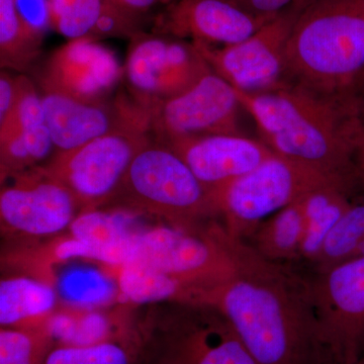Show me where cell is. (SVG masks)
Returning a JSON list of instances; mask_svg holds the SVG:
<instances>
[{"label":"cell","mask_w":364,"mask_h":364,"mask_svg":"<svg viewBox=\"0 0 364 364\" xmlns=\"http://www.w3.org/2000/svg\"><path fill=\"white\" fill-rule=\"evenodd\" d=\"M16 6L25 25L39 37L53 28L50 0H16Z\"/></svg>","instance_id":"4dcf8cb0"},{"label":"cell","mask_w":364,"mask_h":364,"mask_svg":"<svg viewBox=\"0 0 364 364\" xmlns=\"http://www.w3.org/2000/svg\"><path fill=\"white\" fill-rule=\"evenodd\" d=\"M240 107L233 86L212 70L189 90L149 112L151 135L157 142L169 144L196 136L242 134Z\"/></svg>","instance_id":"7c38bea8"},{"label":"cell","mask_w":364,"mask_h":364,"mask_svg":"<svg viewBox=\"0 0 364 364\" xmlns=\"http://www.w3.org/2000/svg\"><path fill=\"white\" fill-rule=\"evenodd\" d=\"M41 95L46 126L57 153L76 149L124 127H150L148 112L126 95L102 102H86L51 90H42Z\"/></svg>","instance_id":"4fadbf2b"},{"label":"cell","mask_w":364,"mask_h":364,"mask_svg":"<svg viewBox=\"0 0 364 364\" xmlns=\"http://www.w3.org/2000/svg\"><path fill=\"white\" fill-rule=\"evenodd\" d=\"M294 2L301 1V0H294Z\"/></svg>","instance_id":"74e56055"},{"label":"cell","mask_w":364,"mask_h":364,"mask_svg":"<svg viewBox=\"0 0 364 364\" xmlns=\"http://www.w3.org/2000/svg\"><path fill=\"white\" fill-rule=\"evenodd\" d=\"M277 16L249 13L228 0H172L157 14L153 31L176 39L226 47L252 37Z\"/></svg>","instance_id":"2e32d148"},{"label":"cell","mask_w":364,"mask_h":364,"mask_svg":"<svg viewBox=\"0 0 364 364\" xmlns=\"http://www.w3.org/2000/svg\"><path fill=\"white\" fill-rule=\"evenodd\" d=\"M305 274L330 358L337 364L358 363L364 356V257Z\"/></svg>","instance_id":"9c48e42d"},{"label":"cell","mask_w":364,"mask_h":364,"mask_svg":"<svg viewBox=\"0 0 364 364\" xmlns=\"http://www.w3.org/2000/svg\"><path fill=\"white\" fill-rule=\"evenodd\" d=\"M46 124L42 95L35 83L25 75L18 76V95L13 112L0 124V136L18 129Z\"/></svg>","instance_id":"f546056e"},{"label":"cell","mask_w":364,"mask_h":364,"mask_svg":"<svg viewBox=\"0 0 364 364\" xmlns=\"http://www.w3.org/2000/svg\"><path fill=\"white\" fill-rule=\"evenodd\" d=\"M56 293L46 282L30 277H9L0 282V325L16 328L50 315Z\"/></svg>","instance_id":"7402d4cb"},{"label":"cell","mask_w":364,"mask_h":364,"mask_svg":"<svg viewBox=\"0 0 364 364\" xmlns=\"http://www.w3.org/2000/svg\"><path fill=\"white\" fill-rule=\"evenodd\" d=\"M141 333L138 364H258L217 308L181 303Z\"/></svg>","instance_id":"277c9868"},{"label":"cell","mask_w":364,"mask_h":364,"mask_svg":"<svg viewBox=\"0 0 364 364\" xmlns=\"http://www.w3.org/2000/svg\"><path fill=\"white\" fill-rule=\"evenodd\" d=\"M109 0H50L52 26L68 40L91 37Z\"/></svg>","instance_id":"83f0119b"},{"label":"cell","mask_w":364,"mask_h":364,"mask_svg":"<svg viewBox=\"0 0 364 364\" xmlns=\"http://www.w3.org/2000/svg\"><path fill=\"white\" fill-rule=\"evenodd\" d=\"M0 193V218L4 226L30 236H50L70 227L77 198L70 189L42 167L16 176Z\"/></svg>","instance_id":"5bb4252c"},{"label":"cell","mask_w":364,"mask_h":364,"mask_svg":"<svg viewBox=\"0 0 364 364\" xmlns=\"http://www.w3.org/2000/svg\"><path fill=\"white\" fill-rule=\"evenodd\" d=\"M301 198L268 218L243 242L273 262L282 264L299 262L305 233Z\"/></svg>","instance_id":"44dd1931"},{"label":"cell","mask_w":364,"mask_h":364,"mask_svg":"<svg viewBox=\"0 0 364 364\" xmlns=\"http://www.w3.org/2000/svg\"><path fill=\"white\" fill-rule=\"evenodd\" d=\"M114 325L105 314L93 310H73L50 316L43 327L55 345L86 346L112 340L138 338L139 333L119 331L114 329Z\"/></svg>","instance_id":"603a6c76"},{"label":"cell","mask_w":364,"mask_h":364,"mask_svg":"<svg viewBox=\"0 0 364 364\" xmlns=\"http://www.w3.org/2000/svg\"><path fill=\"white\" fill-rule=\"evenodd\" d=\"M364 70V0H308L286 51L287 82L350 90Z\"/></svg>","instance_id":"3957f363"},{"label":"cell","mask_w":364,"mask_h":364,"mask_svg":"<svg viewBox=\"0 0 364 364\" xmlns=\"http://www.w3.org/2000/svg\"><path fill=\"white\" fill-rule=\"evenodd\" d=\"M126 13L143 20L145 14H149L155 7L166 6L172 0H111Z\"/></svg>","instance_id":"d6a6232c"},{"label":"cell","mask_w":364,"mask_h":364,"mask_svg":"<svg viewBox=\"0 0 364 364\" xmlns=\"http://www.w3.org/2000/svg\"><path fill=\"white\" fill-rule=\"evenodd\" d=\"M54 345L43 326L1 328L0 364H42Z\"/></svg>","instance_id":"f1b7e54d"},{"label":"cell","mask_w":364,"mask_h":364,"mask_svg":"<svg viewBox=\"0 0 364 364\" xmlns=\"http://www.w3.org/2000/svg\"><path fill=\"white\" fill-rule=\"evenodd\" d=\"M212 71L191 42L141 32L131 39L124 79L131 100L148 112Z\"/></svg>","instance_id":"30bf717a"},{"label":"cell","mask_w":364,"mask_h":364,"mask_svg":"<svg viewBox=\"0 0 364 364\" xmlns=\"http://www.w3.org/2000/svg\"><path fill=\"white\" fill-rule=\"evenodd\" d=\"M308 0L294 2L252 37L232 46L193 43L215 73L235 90L262 93L277 90L286 80V51L294 23ZM193 43V42H191Z\"/></svg>","instance_id":"8fae6325"},{"label":"cell","mask_w":364,"mask_h":364,"mask_svg":"<svg viewBox=\"0 0 364 364\" xmlns=\"http://www.w3.org/2000/svg\"><path fill=\"white\" fill-rule=\"evenodd\" d=\"M132 260L141 261L195 287L202 291L205 303L235 269L224 228L202 232L173 225L136 233Z\"/></svg>","instance_id":"52a82bcc"},{"label":"cell","mask_w":364,"mask_h":364,"mask_svg":"<svg viewBox=\"0 0 364 364\" xmlns=\"http://www.w3.org/2000/svg\"><path fill=\"white\" fill-rule=\"evenodd\" d=\"M141 338L86 346L54 345L42 364H138Z\"/></svg>","instance_id":"4316f807"},{"label":"cell","mask_w":364,"mask_h":364,"mask_svg":"<svg viewBox=\"0 0 364 364\" xmlns=\"http://www.w3.org/2000/svg\"><path fill=\"white\" fill-rule=\"evenodd\" d=\"M164 145L183 159L210 196L252 171L274 153L262 140L243 134L196 136Z\"/></svg>","instance_id":"e0dca14e"},{"label":"cell","mask_w":364,"mask_h":364,"mask_svg":"<svg viewBox=\"0 0 364 364\" xmlns=\"http://www.w3.org/2000/svg\"><path fill=\"white\" fill-rule=\"evenodd\" d=\"M117 287L127 301L140 305L168 299L203 304V294L195 287L141 261L132 260L119 267Z\"/></svg>","instance_id":"ffe728a7"},{"label":"cell","mask_w":364,"mask_h":364,"mask_svg":"<svg viewBox=\"0 0 364 364\" xmlns=\"http://www.w3.org/2000/svg\"><path fill=\"white\" fill-rule=\"evenodd\" d=\"M126 215L86 208L71 223V237L79 241L82 259L97 260L121 267L133 257L135 232Z\"/></svg>","instance_id":"ac0fdd59"},{"label":"cell","mask_w":364,"mask_h":364,"mask_svg":"<svg viewBox=\"0 0 364 364\" xmlns=\"http://www.w3.org/2000/svg\"><path fill=\"white\" fill-rule=\"evenodd\" d=\"M43 38L21 20L16 0H0V63L2 68L25 71L39 56Z\"/></svg>","instance_id":"cb8c5ba5"},{"label":"cell","mask_w":364,"mask_h":364,"mask_svg":"<svg viewBox=\"0 0 364 364\" xmlns=\"http://www.w3.org/2000/svg\"><path fill=\"white\" fill-rule=\"evenodd\" d=\"M331 182L344 183L273 153L259 166L215 191L210 198L215 215L224 220L223 228L228 236L246 241L268 218L312 189Z\"/></svg>","instance_id":"5b68a950"},{"label":"cell","mask_w":364,"mask_h":364,"mask_svg":"<svg viewBox=\"0 0 364 364\" xmlns=\"http://www.w3.org/2000/svg\"><path fill=\"white\" fill-rule=\"evenodd\" d=\"M364 240V196H358L331 230L309 272L350 259Z\"/></svg>","instance_id":"484cf974"},{"label":"cell","mask_w":364,"mask_h":364,"mask_svg":"<svg viewBox=\"0 0 364 364\" xmlns=\"http://www.w3.org/2000/svg\"><path fill=\"white\" fill-rule=\"evenodd\" d=\"M361 186H363V189L364 191V173L361 174Z\"/></svg>","instance_id":"8d00e7d4"},{"label":"cell","mask_w":364,"mask_h":364,"mask_svg":"<svg viewBox=\"0 0 364 364\" xmlns=\"http://www.w3.org/2000/svg\"><path fill=\"white\" fill-rule=\"evenodd\" d=\"M152 140L148 124L124 127L68 152L57 153L41 166L70 189L86 208L121 189L132 161Z\"/></svg>","instance_id":"ba28073f"},{"label":"cell","mask_w":364,"mask_h":364,"mask_svg":"<svg viewBox=\"0 0 364 364\" xmlns=\"http://www.w3.org/2000/svg\"><path fill=\"white\" fill-rule=\"evenodd\" d=\"M55 149L46 124L18 129L0 136V160L4 176H16L38 168Z\"/></svg>","instance_id":"d4e9b609"},{"label":"cell","mask_w":364,"mask_h":364,"mask_svg":"<svg viewBox=\"0 0 364 364\" xmlns=\"http://www.w3.org/2000/svg\"><path fill=\"white\" fill-rule=\"evenodd\" d=\"M121 189L132 205L176 226L196 229L203 218L215 215L210 193L188 165L153 139L134 158Z\"/></svg>","instance_id":"8992f818"},{"label":"cell","mask_w":364,"mask_h":364,"mask_svg":"<svg viewBox=\"0 0 364 364\" xmlns=\"http://www.w3.org/2000/svg\"><path fill=\"white\" fill-rule=\"evenodd\" d=\"M124 78V67L109 48L90 37L68 40L46 59L38 82L86 102H102Z\"/></svg>","instance_id":"9a60e30c"},{"label":"cell","mask_w":364,"mask_h":364,"mask_svg":"<svg viewBox=\"0 0 364 364\" xmlns=\"http://www.w3.org/2000/svg\"><path fill=\"white\" fill-rule=\"evenodd\" d=\"M350 90L353 91L358 97L364 100V70L359 74L358 77L354 81Z\"/></svg>","instance_id":"e575fe53"},{"label":"cell","mask_w":364,"mask_h":364,"mask_svg":"<svg viewBox=\"0 0 364 364\" xmlns=\"http://www.w3.org/2000/svg\"><path fill=\"white\" fill-rule=\"evenodd\" d=\"M363 109H361L360 126H359V136L358 144V164L359 171L364 173V100L363 98Z\"/></svg>","instance_id":"836d02e7"},{"label":"cell","mask_w":364,"mask_h":364,"mask_svg":"<svg viewBox=\"0 0 364 364\" xmlns=\"http://www.w3.org/2000/svg\"><path fill=\"white\" fill-rule=\"evenodd\" d=\"M363 358H364V356H363Z\"/></svg>","instance_id":"f35d334b"},{"label":"cell","mask_w":364,"mask_h":364,"mask_svg":"<svg viewBox=\"0 0 364 364\" xmlns=\"http://www.w3.org/2000/svg\"><path fill=\"white\" fill-rule=\"evenodd\" d=\"M236 92L275 154L363 188L358 144L363 100L353 91L322 92L287 82L268 92Z\"/></svg>","instance_id":"7a4b0ae2"},{"label":"cell","mask_w":364,"mask_h":364,"mask_svg":"<svg viewBox=\"0 0 364 364\" xmlns=\"http://www.w3.org/2000/svg\"><path fill=\"white\" fill-rule=\"evenodd\" d=\"M363 189L344 183L324 184L301 198L305 233L299 262L313 264L328 235Z\"/></svg>","instance_id":"d6986e66"},{"label":"cell","mask_w":364,"mask_h":364,"mask_svg":"<svg viewBox=\"0 0 364 364\" xmlns=\"http://www.w3.org/2000/svg\"><path fill=\"white\" fill-rule=\"evenodd\" d=\"M233 274L215 289L217 308L258 364H324L330 360L305 272L262 257L230 238Z\"/></svg>","instance_id":"6da1fadb"},{"label":"cell","mask_w":364,"mask_h":364,"mask_svg":"<svg viewBox=\"0 0 364 364\" xmlns=\"http://www.w3.org/2000/svg\"><path fill=\"white\" fill-rule=\"evenodd\" d=\"M324 364H337V363H334V361H333L332 359H330V360H328L327 363H325ZM353 364H364V358H361L360 360L358 361V363H355Z\"/></svg>","instance_id":"d590c367"},{"label":"cell","mask_w":364,"mask_h":364,"mask_svg":"<svg viewBox=\"0 0 364 364\" xmlns=\"http://www.w3.org/2000/svg\"><path fill=\"white\" fill-rule=\"evenodd\" d=\"M18 95V76L2 71L0 74V124L6 122L13 112Z\"/></svg>","instance_id":"1f68e13d"}]
</instances>
